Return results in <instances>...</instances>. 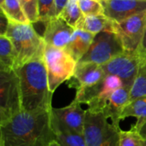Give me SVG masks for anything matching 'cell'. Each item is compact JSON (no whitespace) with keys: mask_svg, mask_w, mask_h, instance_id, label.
I'll use <instances>...</instances> for the list:
<instances>
[{"mask_svg":"<svg viewBox=\"0 0 146 146\" xmlns=\"http://www.w3.org/2000/svg\"><path fill=\"white\" fill-rule=\"evenodd\" d=\"M29 21L33 24L38 21V0H19Z\"/></svg>","mask_w":146,"mask_h":146,"instance_id":"obj_27","label":"cell"},{"mask_svg":"<svg viewBox=\"0 0 146 146\" xmlns=\"http://www.w3.org/2000/svg\"><path fill=\"white\" fill-rule=\"evenodd\" d=\"M80 9L85 16L104 15V9L101 3L94 0H80Z\"/></svg>","mask_w":146,"mask_h":146,"instance_id":"obj_26","label":"cell"},{"mask_svg":"<svg viewBox=\"0 0 146 146\" xmlns=\"http://www.w3.org/2000/svg\"><path fill=\"white\" fill-rule=\"evenodd\" d=\"M49 146H61V145H59L56 140H55V141H53V142H52V143H51V144H50Z\"/></svg>","mask_w":146,"mask_h":146,"instance_id":"obj_31","label":"cell"},{"mask_svg":"<svg viewBox=\"0 0 146 146\" xmlns=\"http://www.w3.org/2000/svg\"><path fill=\"white\" fill-rule=\"evenodd\" d=\"M15 72L19 78L22 111L50 110L53 93L50 91L44 57L25 63Z\"/></svg>","mask_w":146,"mask_h":146,"instance_id":"obj_2","label":"cell"},{"mask_svg":"<svg viewBox=\"0 0 146 146\" xmlns=\"http://www.w3.org/2000/svg\"><path fill=\"white\" fill-rule=\"evenodd\" d=\"M22 111L19 78L15 70L0 71V124Z\"/></svg>","mask_w":146,"mask_h":146,"instance_id":"obj_8","label":"cell"},{"mask_svg":"<svg viewBox=\"0 0 146 146\" xmlns=\"http://www.w3.org/2000/svg\"><path fill=\"white\" fill-rule=\"evenodd\" d=\"M111 28L119 37L125 51L137 52L146 30V11L121 21H112Z\"/></svg>","mask_w":146,"mask_h":146,"instance_id":"obj_9","label":"cell"},{"mask_svg":"<svg viewBox=\"0 0 146 146\" xmlns=\"http://www.w3.org/2000/svg\"><path fill=\"white\" fill-rule=\"evenodd\" d=\"M120 132L103 113L86 111L83 136L88 146H120Z\"/></svg>","mask_w":146,"mask_h":146,"instance_id":"obj_5","label":"cell"},{"mask_svg":"<svg viewBox=\"0 0 146 146\" xmlns=\"http://www.w3.org/2000/svg\"><path fill=\"white\" fill-rule=\"evenodd\" d=\"M106 74L103 67L94 62H79L73 77L68 80V86L76 91L92 87L101 82Z\"/></svg>","mask_w":146,"mask_h":146,"instance_id":"obj_11","label":"cell"},{"mask_svg":"<svg viewBox=\"0 0 146 146\" xmlns=\"http://www.w3.org/2000/svg\"><path fill=\"white\" fill-rule=\"evenodd\" d=\"M55 140L51 110L21 111L0 124V146H49Z\"/></svg>","mask_w":146,"mask_h":146,"instance_id":"obj_1","label":"cell"},{"mask_svg":"<svg viewBox=\"0 0 146 146\" xmlns=\"http://www.w3.org/2000/svg\"><path fill=\"white\" fill-rule=\"evenodd\" d=\"M137 98H146V60L142 62L130 89V100Z\"/></svg>","mask_w":146,"mask_h":146,"instance_id":"obj_23","label":"cell"},{"mask_svg":"<svg viewBox=\"0 0 146 146\" xmlns=\"http://www.w3.org/2000/svg\"><path fill=\"white\" fill-rule=\"evenodd\" d=\"M130 101V88L122 86L114 92L102 113L111 121V123L120 127V121H121V115L126 105Z\"/></svg>","mask_w":146,"mask_h":146,"instance_id":"obj_15","label":"cell"},{"mask_svg":"<svg viewBox=\"0 0 146 146\" xmlns=\"http://www.w3.org/2000/svg\"><path fill=\"white\" fill-rule=\"evenodd\" d=\"M0 8L2 14H3L9 21L21 24L31 23L19 0H3L0 3Z\"/></svg>","mask_w":146,"mask_h":146,"instance_id":"obj_20","label":"cell"},{"mask_svg":"<svg viewBox=\"0 0 146 146\" xmlns=\"http://www.w3.org/2000/svg\"><path fill=\"white\" fill-rule=\"evenodd\" d=\"M138 52L144 60H146V30L145 33V37L143 38V41L141 43V45H140Z\"/></svg>","mask_w":146,"mask_h":146,"instance_id":"obj_29","label":"cell"},{"mask_svg":"<svg viewBox=\"0 0 146 146\" xmlns=\"http://www.w3.org/2000/svg\"><path fill=\"white\" fill-rule=\"evenodd\" d=\"M125 86L123 81L115 75L106 74L98 84L76 91L74 100L87 105V110L102 113L107 102L115 91Z\"/></svg>","mask_w":146,"mask_h":146,"instance_id":"obj_6","label":"cell"},{"mask_svg":"<svg viewBox=\"0 0 146 146\" xmlns=\"http://www.w3.org/2000/svg\"><path fill=\"white\" fill-rule=\"evenodd\" d=\"M69 0H56V17H58L61 13L63 11L67 4L68 3Z\"/></svg>","mask_w":146,"mask_h":146,"instance_id":"obj_28","label":"cell"},{"mask_svg":"<svg viewBox=\"0 0 146 146\" xmlns=\"http://www.w3.org/2000/svg\"><path fill=\"white\" fill-rule=\"evenodd\" d=\"M139 131V134L142 137V139L146 140V122L140 127V129Z\"/></svg>","mask_w":146,"mask_h":146,"instance_id":"obj_30","label":"cell"},{"mask_svg":"<svg viewBox=\"0 0 146 146\" xmlns=\"http://www.w3.org/2000/svg\"><path fill=\"white\" fill-rule=\"evenodd\" d=\"M44 25L45 28L43 38L46 44L59 49H65L75 28L68 24L61 17H55Z\"/></svg>","mask_w":146,"mask_h":146,"instance_id":"obj_14","label":"cell"},{"mask_svg":"<svg viewBox=\"0 0 146 146\" xmlns=\"http://www.w3.org/2000/svg\"><path fill=\"white\" fill-rule=\"evenodd\" d=\"M94 1H98V2H99V3H103L104 1H106V0H94Z\"/></svg>","mask_w":146,"mask_h":146,"instance_id":"obj_33","label":"cell"},{"mask_svg":"<svg viewBox=\"0 0 146 146\" xmlns=\"http://www.w3.org/2000/svg\"><path fill=\"white\" fill-rule=\"evenodd\" d=\"M104 15L112 21H121L146 11V1L106 0L103 3Z\"/></svg>","mask_w":146,"mask_h":146,"instance_id":"obj_13","label":"cell"},{"mask_svg":"<svg viewBox=\"0 0 146 146\" xmlns=\"http://www.w3.org/2000/svg\"><path fill=\"white\" fill-rule=\"evenodd\" d=\"M44 60L51 93L74 74L78 62L65 50L46 44Z\"/></svg>","mask_w":146,"mask_h":146,"instance_id":"obj_4","label":"cell"},{"mask_svg":"<svg viewBox=\"0 0 146 146\" xmlns=\"http://www.w3.org/2000/svg\"><path fill=\"white\" fill-rule=\"evenodd\" d=\"M111 24V21L104 15L85 16L80 26L77 29H82L94 35L107 29Z\"/></svg>","mask_w":146,"mask_h":146,"instance_id":"obj_21","label":"cell"},{"mask_svg":"<svg viewBox=\"0 0 146 146\" xmlns=\"http://www.w3.org/2000/svg\"><path fill=\"white\" fill-rule=\"evenodd\" d=\"M95 35L82 29H75L65 50L79 62L88 51Z\"/></svg>","mask_w":146,"mask_h":146,"instance_id":"obj_16","label":"cell"},{"mask_svg":"<svg viewBox=\"0 0 146 146\" xmlns=\"http://www.w3.org/2000/svg\"><path fill=\"white\" fill-rule=\"evenodd\" d=\"M127 117H135L136 127L139 130L146 122V98H137L130 100L126 105L122 115L121 121Z\"/></svg>","mask_w":146,"mask_h":146,"instance_id":"obj_19","label":"cell"},{"mask_svg":"<svg viewBox=\"0 0 146 146\" xmlns=\"http://www.w3.org/2000/svg\"><path fill=\"white\" fill-rule=\"evenodd\" d=\"M144 61L138 51H124L102 67L106 74L119 77L124 86L131 89Z\"/></svg>","mask_w":146,"mask_h":146,"instance_id":"obj_10","label":"cell"},{"mask_svg":"<svg viewBox=\"0 0 146 146\" xmlns=\"http://www.w3.org/2000/svg\"><path fill=\"white\" fill-rule=\"evenodd\" d=\"M58 17H61L71 27L77 29L83 21L85 15H83L78 2L69 1Z\"/></svg>","mask_w":146,"mask_h":146,"instance_id":"obj_22","label":"cell"},{"mask_svg":"<svg viewBox=\"0 0 146 146\" xmlns=\"http://www.w3.org/2000/svg\"><path fill=\"white\" fill-rule=\"evenodd\" d=\"M16 54L10 39L5 35H0V71L10 72L16 69Z\"/></svg>","mask_w":146,"mask_h":146,"instance_id":"obj_18","label":"cell"},{"mask_svg":"<svg viewBox=\"0 0 146 146\" xmlns=\"http://www.w3.org/2000/svg\"><path fill=\"white\" fill-rule=\"evenodd\" d=\"M52 127L56 141L61 146H88L83 134L74 133L58 121L51 114Z\"/></svg>","mask_w":146,"mask_h":146,"instance_id":"obj_17","label":"cell"},{"mask_svg":"<svg viewBox=\"0 0 146 146\" xmlns=\"http://www.w3.org/2000/svg\"><path fill=\"white\" fill-rule=\"evenodd\" d=\"M124 51L122 44L110 24L107 29L95 35L88 51L79 62H94L103 66Z\"/></svg>","mask_w":146,"mask_h":146,"instance_id":"obj_7","label":"cell"},{"mask_svg":"<svg viewBox=\"0 0 146 146\" xmlns=\"http://www.w3.org/2000/svg\"><path fill=\"white\" fill-rule=\"evenodd\" d=\"M142 146H146V140L143 139V144H142Z\"/></svg>","mask_w":146,"mask_h":146,"instance_id":"obj_32","label":"cell"},{"mask_svg":"<svg viewBox=\"0 0 146 146\" xmlns=\"http://www.w3.org/2000/svg\"><path fill=\"white\" fill-rule=\"evenodd\" d=\"M5 35L10 39L16 54V68L35 59L43 58L46 43L32 23L8 22Z\"/></svg>","mask_w":146,"mask_h":146,"instance_id":"obj_3","label":"cell"},{"mask_svg":"<svg viewBox=\"0 0 146 146\" xmlns=\"http://www.w3.org/2000/svg\"><path fill=\"white\" fill-rule=\"evenodd\" d=\"M38 21L47 23L56 17V0H38Z\"/></svg>","mask_w":146,"mask_h":146,"instance_id":"obj_25","label":"cell"},{"mask_svg":"<svg viewBox=\"0 0 146 146\" xmlns=\"http://www.w3.org/2000/svg\"><path fill=\"white\" fill-rule=\"evenodd\" d=\"M143 139L135 125L127 131L120 132V146H142Z\"/></svg>","mask_w":146,"mask_h":146,"instance_id":"obj_24","label":"cell"},{"mask_svg":"<svg viewBox=\"0 0 146 146\" xmlns=\"http://www.w3.org/2000/svg\"><path fill=\"white\" fill-rule=\"evenodd\" d=\"M86 110L81 107V104L73 100L68 105L62 108H52V115L71 131L83 134Z\"/></svg>","mask_w":146,"mask_h":146,"instance_id":"obj_12","label":"cell"},{"mask_svg":"<svg viewBox=\"0 0 146 146\" xmlns=\"http://www.w3.org/2000/svg\"><path fill=\"white\" fill-rule=\"evenodd\" d=\"M140 1H146V0H140Z\"/></svg>","mask_w":146,"mask_h":146,"instance_id":"obj_34","label":"cell"}]
</instances>
